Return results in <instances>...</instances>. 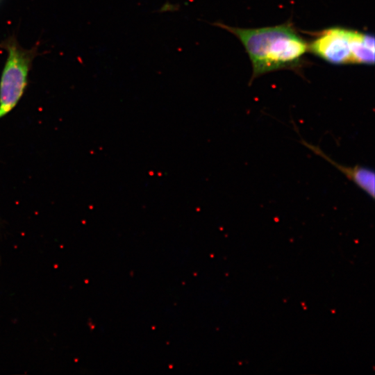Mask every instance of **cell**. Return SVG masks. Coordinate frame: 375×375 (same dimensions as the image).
Returning a JSON list of instances; mask_svg holds the SVG:
<instances>
[{
    "label": "cell",
    "mask_w": 375,
    "mask_h": 375,
    "mask_svg": "<svg viewBox=\"0 0 375 375\" xmlns=\"http://www.w3.org/2000/svg\"><path fill=\"white\" fill-rule=\"evenodd\" d=\"M213 25L234 34L242 43L252 63V81L269 72L296 67L308 49V44L290 24L243 28L221 22Z\"/></svg>",
    "instance_id": "6da1fadb"
},
{
    "label": "cell",
    "mask_w": 375,
    "mask_h": 375,
    "mask_svg": "<svg viewBox=\"0 0 375 375\" xmlns=\"http://www.w3.org/2000/svg\"><path fill=\"white\" fill-rule=\"evenodd\" d=\"M353 34L354 30L330 28L319 33L308 49L329 63L353 64Z\"/></svg>",
    "instance_id": "3957f363"
},
{
    "label": "cell",
    "mask_w": 375,
    "mask_h": 375,
    "mask_svg": "<svg viewBox=\"0 0 375 375\" xmlns=\"http://www.w3.org/2000/svg\"><path fill=\"white\" fill-rule=\"evenodd\" d=\"M300 142L312 151L315 154L322 157L341 172L349 180L353 181L360 189L364 191L372 199L375 196V174L372 169L365 166H344L335 162L326 155L319 147L305 141L301 138Z\"/></svg>",
    "instance_id": "277c9868"
},
{
    "label": "cell",
    "mask_w": 375,
    "mask_h": 375,
    "mask_svg": "<svg viewBox=\"0 0 375 375\" xmlns=\"http://www.w3.org/2000/svg\"><path fill=\"white\" fill-rule=\"evenodd\" d=\"M1 47L7 50L8 58L0 81V117L9 112L21 98L36 54L35 47L23 49L13 37L3 42Z\"/></svg>",
    "instance_id": "7a4b0ae2"
}]
</instances>
